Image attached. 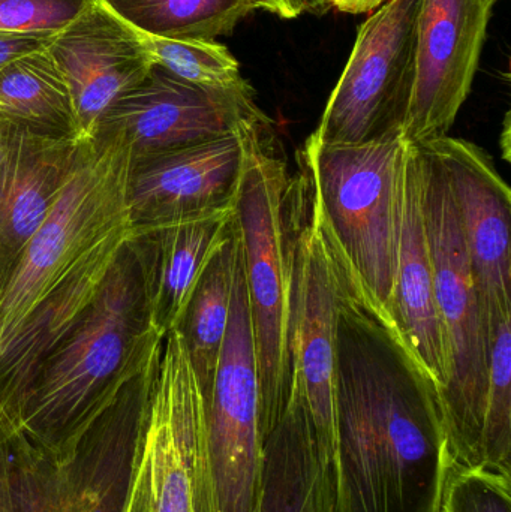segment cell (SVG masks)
Returning <instances> with one entry per match:
<instances>
[{
    "label": "cell",
    "instance_id": "cell-13",
    "mask_svg": "<svg viewBox=\"0 0 511 512\" xmlns=\"http://www.w3.org/2000/svg\"><path fill=\"white\" fill-rule=\"evenodd\" d=\"M495 0H422L416 74L402 138L410 144L446 137L479 69Z\"/></svg>",
    "mask_w": 511,
    "mask_h": 512
},
{
    "label": "cell",
    "instance_id": "cell-17",
    "mask_svg": "<svg viewBox=\"0 0 511 512\" xmlns=\"http://www.w3.org/2000/svg\"><path fill=\"white\" fill-rule=\"evenodd\" d=\"M86 144L17 125L0 164V292L53 209Z\"/></svg>",
    "mask_w": 511,
    "mask_h": 512
},
{
    "label": "cell",
    "instance_id": "cell-7",
    "mask_svg": "<svg viewBox=\"0 0 511 512\" xmlns=\"http://www.w3.org/2000/svg\"><path fill=\"white\" fill-rule=\"evenodd\" d=\"M119 512H218L203 394L177 330L147 367Z\"/></svg>",
    "mask_w": 511,
    "mask_h": 512
},
{
    "label": "cell",
    "instance_id": "cell-16",
    "mask_svg": "<svg viewBox=\"0 0 511 512\" xmlns=\"http://www.w3.org/2000/svg\"><path fill=\"white\" fill-rule=\"evenodd\" d=\"M47 50L68 86L78 144L93 141L105 111L155 66L140 33L99 0L53 36Z\"/></svg>",
    "mask_w": 511,
    "mask_h": 512
},
{
    "label": "cell",
    "instance_id": "cell-28",
    "mask_svg": "<svg viewBox=\"0 0 511 512\" xmlns=\"http://www.w3.org/2000/svg\"><path fill=\"white\" fill-rule=\"evenodd\" d=\"M15 414L0 402V512H17L11 481V438Z\"/></svg>",
    "mask_w": 511,
    "mask_h": 512
},
{
    "label": "cell",
    "instance_id": "cell-10",
    "mask_svg": "<svg viewBox=\"0 0 511 512\" xmlns=\"http://www.w3.org/2000/svg\"><path fill=\"white\" fill-rule=\"evenodd\" d=\"M204 409L218 512H249L260 486L264 444L257 355L240 243L227 333Z\"/></svg>",
    "mask_w": 511,
    "mask_h": 512
},
{
    "label": "cell",
    "instance_id": "cell-20",
    "mask_svg": "<svg viewBox=\"0 0 511 512\" xmlns=\"http://www.w3.org/2000/svg\"><path fill=\"white\" fill-rule=\"evenodd\" d=\"M249 512H336L333 460L297 394L291 393L264 444L260 486Z\"/></svg>",
    "mask_w": 511,
    "mask_h": 512
},
{
    "label": "cell",
    "instance_id": "cell-34",
    "mask_svg": "<svg viewBox=\"0 0 511 512\" xmlns=\"http://www.w3.org/2000/svg\"><path fill=\"white\" fill-rule=\"evenodd\" d=\"M0 393H2V385H0Z\"/></svg>",
    "mask_w": 511,
    "mask_h": 512
},
{
    "label": "cell",
    "instance_id": "cell-24",
    "mask_svg": "<svg viewBox=\"0 0 511 512\" xmlns=\"http://www.w3.org/2000/svg\"><path fill=\"white\" fill-rule=\"evenodd\" d=\"M140 38L156 66L192 86L228 90L246 83L236 57L219 42L158 38L144 33Z\"/></svg>",
    "mask_w": 511,
    "mask_h": 512
},
{
    "label": "cell",
    "instance_id": "cell-14",
    "mask_svg": "<svg viewBox=\"0 0 511 512\" xmlns=\"http://www.w3.org/2000/svg\"><path fill=\"white\" fill-rule=\"evenodd\" d=\"M270 117L246 123L224 137L134 159L128 204L132 227L233 209L252 131Z\"/></svg>",
    "mask_w": 511,
    "mask_h": 512
},
{
    "label": "cell",
    "instance_id": "cell-6",
    "mask_svg": "<svg viewBox=\"0 0 511 512\" xmlns=\"http://www.w3.org/2000/svg\"><path fill=\"white\" fill-rule=\"evenodd\" d=\"M416 146L435 303L449 361L446 385L438 393L447 441L455 462L485 468L491 328L446 174L426 147Z\"/></svg>",
    "mask_w": 511,
    "mask_h": 512
},
{
    "label": "cell",
    "instance_id": "cell-19",
    "mask_svg": "<svg viewBox=\"0 0 511 512\" xmlns=\"http://www.w3.org/2000/svg\"><path fill=\"white\" fill-rule=\"evenodd\" d=\"M233 228V209L134 228L129 245L143 273L150 321L167 336L177 327L201 273Z\"/></svg>",
    "mask_w": 511,
    "mask_h": 512
},
{
    "label": "cell",
    "instance_id": "cell-30",
    "mask_svg": "<svg viewBox=\"0 0 511 512\" xmlns=\"http://www.w3.org/2000/svg\"><path fill=\"white\" fill-rule=\"evenodd\" d=\"M258 8L272 12L281 18H297L303 12L315 9L314 0H255Z\"/></svg>",
    "mask_w": 511,
    "mask_h": 512
},
{
    "label": "cell",
    "instance_id": "cell-21",
    "mask_svg": "<svg viewBox=\"0 0 511 512\" xmlns=\"http://www.w3.org/2000/svg\"><path fill=\"white\" fill-rule=\"evenodd\" d=\"M239 239L236 230L219 245L201 273L188 306L174 330L179 331L200 385L204 403L212 390L216 366L230 318Z\"/></svg>",
    "mask_w": 511,
    "mask_h": 512
},
{
    "label": "cell",
    "instance_id": "cell-15",
    "mask_svg": "<svg viewBox=\"0 0 511 512\" xmlns=\"http://www.w3.org/2000/svg\"><path fill=\"white\" fill-rule=\"evenodd\" d=\"M449 182L489 328L511 315V194L491 156L471 141L422 143Z\"/></svg>",
    "mask_w": 511,
    "mask_h": 512
},
{
    "label": "cell",
    "instance_id": "cell-8",
    "mask_svg": "<svg viewBox=\"0 0 511 512\" xmlns=\"http://www.w3.org/2000/svg\"><path fill=\"white\" fill-rule=\"evenodd\" d=\"M147 369L114 402L89 412L57 438H11L17 512H119Z\"/></svg>",
    "mask_w": 511,
    "mask_h": 512
},
{
    "label": "cell",
    "instance_id": "cell-2",
    "mask_svg": "<svg viewBox=\"0 0 511 512\" xmlns=\"http://www.w3.org/2000/svg\"><path fill=\"white\" fill-rule=\"evenodd\" d=\"M131 147L117 137L84 146L74 173L0 292V360L20 340L47 354L98 294L132 237Z\"/></svg>",
    "mask_w": 511,
    "mask_h": 512
},
{
    "label": "cell",
    "instance_id": "cell-11",
    "mask_svg": "<svg viewBox=\"0 0 511 512\" xmlns=\"http://www.w3.org/2000/svg\"><path fill=\"white\" fill-rule=\"evenodd\" d=\"M296 233L291 271L288 364L291 393L299 394L315 433L333 460L338 370V273L312 212L308 188L297 174Z\"/></svg>",
    "mask_w": 511,
    "mask_h": 512
},
{
    "label": "cell",
    "instance_id": "cell-27",
    "mask_svg": "<svg viewBox=\"0 0 511 512\" xmlns=\"http://www.w3.org/2000/svg\"><path fill=\"white\" fill-rule=\"evenodd\" d=\"M96 0H0V33L53 38Z\"/></svg>",
    "mask_w": 511,
    "mask_h": 512
},
{
    "label": "cell",
    "instance_id": "cell-35",
    "mask_svg": "<svg viewBox=\"0 0 511 512\" xmlns=\"http://www.w3.org/2000/svg\"><path fill=\"white\" fill-rule=\"evenodd\" d=\"M495 2H497V0H495Z\"/></svg>",
    "mask_w": 511,
    "mask_h": 512
},
{
    "label": "cell",
    "instance_id": "cell-5",
    "mask_svg": "<svg viewBox=\"0 0 511 512\" xmlns=\"http://www.w3.org/2000/svg\"><path fill=\"white\" fill-rule=\"evenodd\" d=\"M297 176H291L272 119L252 131L233 204L248 292L260 384V432L266 444L287 411L291 271Z\"/></svg>",
    "mask_w": 511,
    "mask_h": 512
},
{
    "label": "cell",
    "instance_id": "cell-31",
    "mask_svg": "<svg viewBox=\"0 0 511 512\" xmlns=\"http://www.w3.org/2000/svg\"><path fill=\"white\" fill-rule=\"evenodd\" d=\"M327 2L345 14H365L380 8L387 0H327Z\"/></svg>",
    "mask_w": 511,
    "mask_h": 512
},
{
    "label": "cell",
    "instance_id": "cell-4",
    "mask_svg": "<svg viewBox=\"0 0 511 512\" xmlns=\"http://www.w3.org/2000/svg\"><path fill=\"white\" fill-rule=\"evenodd\" d=\"M405 164L402 135L353 146H323L308 138L299 152V173L336 271L389 325Z\"/></svg>",
    "mask_w": 511,
    "mask_h": 512
},
{
    "label": "cell",
    "instance_id": "cell-22",
    "mask_svg": "<svg viewBox=\"0 0 511 512\" xmlns=\"http://www.w3.org/2000/svg\"><path fill=\"white\" fill-rule=\"evenodd\" d=\"M0 116L45 134L74 138L71 96L47 48L0 69Z\"/></svg>",
    "mask_w": 511,
    "mask_h": 512
},
{
    "label": "cell",
    "instance_id": "cell-25",
    "mask_svg": "<svg viewBox=\"0 0 511 512\" xmlns=\"http://www.w3.org/2000/svg\"><path fill=\"white\" fill-rule=\"evenodd\" d=\"M489 376L485 468L511 477V315L492 330Z\"/></svg>",
    "mask_w": 511,
    "mask_h": 512
},
{
    "label": "cell",
    "instance_id": "cell-9",
    "mask_svg": "<svg viewBox=\"0 0 511 512\" xmlns=\"http://www.w3.org/2000/svg\"><path fill=\"white\" fill-rule=\"evenodd\" d=\"M422 0H387L357 30L353 51L311 140L353 146L402 135Z\"/></svg>",
    "mask_w": 511,
    "mask_h": 512
},
{
    "label": "cell",
    "instance_id": "cell-32",
    "mask_svg": "<svg viewBox=\"0 0 511 512\" xmlns=\"http://www.w3.org/2000/svg\"><path fill=\"white\" fill-rule=\"evenodd\" d=\"M15 126H17V123L11 122V120L0 116V164H2V159L6 152V147H8L9 138H11Z\"/></svg>",
    "mask_w": 511,
    "mask_h": 512
},
{
    "label": "cell",
    "instance_id": "cell-33",
    "mask_svg": "<svg viewBox=\"0 0 511 512\" xmlns=\"http://www.w3.org/2000/svg\"><path fill=\"white\" fill-rule=\"evenodd\" d=\"M327 0H314L315 9L320 8L321 5H324Z\"/></svg>",
    "mask_w": 511,
    "mask_h": 512
},
{
    "label": "cell",
    "instance_id": "cell-26",
    "mask_svg": "<svg viewBox=\"0 0 511 512\" xmlns=\"http://www.w3.org/2000/svg\"><path fill=\"white\" fill-rule=\"evenodd\" d=\"M438 512H511V477L452 462Z\"/></svg>",
    "mask_w": 511,
    "mask_h": 512
},
{
    "label": "cell",
    "instance_id": "cell-29",
    "mask_svg": "<svg viewBox=\"0 0 511 512\" xmlns=\"http://www.w3.org/2000/svg\"><path fill=\"white\" fill-rule=\"evenodd\" d=\"M51 38L41 36L11 35L0 33V69L18 57L26 56L33 51L44 50L50 44Z\"/></svg>",
    "mask_w": 511,
    "mask_h": 512
},
{
    "label": "cell",
    "instance_id": "cell-12",
    "mask_svg": "<svg viewBox=\"0 0 511 512\" xmlns=\"http://www.w3.org/2000/svg\"><path fill=\"white\" fill-rule=\"evenodd\" d=\"M264 117L249 81L234 89H203L155 65L140 86L105 111L95 138H120L141 159L224 137Z\"/></svg>",
    "mask_w": 511,
    "mask_h": 512
},
{
    "label": "cell",
    "instance_id": "cell-18",
    "mask_svg": "<svg viewBox=\"0 0 511 512\" xmlns=\"http://www.w3.org/2000/svg\"><path fill=\"white\" fill-rule=\"evenodd\" d=\"M390 324L440 393L449 375V361L435 303L431 251L423 218L420 152L416 144L410 143H407L404 221Z\"/></svg>",
    "mask_w": 511,
    "mask_h": 512
},
{
    "label": "cell",
    "instance_id": "cell-3",
    "mask_svg": "<svg viewBox=\"0 0 511 512\" xmlns=\"http://www.w3.org/2000/svg\"><path fill=\"white\" fill-rule=\"evenodd\" d=\"M150 321L143 273L126 243L92 303L42 358L14 409L27 435L57 438L114 402L161 348Z\"/></svg>",
    "mask_w": 511,
    "mask_h": 512
},
{
    "label": "cell",
    "instance_id": "cell-23",
    "mask_svg": "<svg viewBox=\"0 0 511 512\" xmlns=\"http://www.w3.org/2000/svg\"><path fill=\"white\" fill-rule=\"evenodd\" d=\"M126 24L168 39L215 41L257 11L255 0H99Z\"/></svg>",
    "mask_w": 511,
    "mask_h": 512
},
{
    "label": "cell",
    "instance_id": "cell-1",
    "mask_svg": "<svg viewBox=\"0 0 511 512\" xmlns=\"http://www.w3.org/2000/svg\"><path fill=\"white\" fill-rule=\"evenodd\" d=\"M338 279L336 512H438L455 460L437 387L395 328Z\"/></svg>",
    "mask_w": 511,
    "mask_h": 512
}]
</instances>
